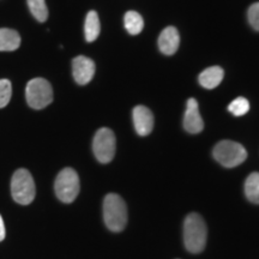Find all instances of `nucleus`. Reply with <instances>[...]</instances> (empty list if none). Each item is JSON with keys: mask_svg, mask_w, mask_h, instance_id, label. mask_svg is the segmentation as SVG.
<instances>
[{"mask_svg": "<svg viewBox=\"0 0 259 259\" xmlns=\"http://www.w3.org/2000/svg\"><path fill=\"white\" fill-rule=\"evenodd\" d=\"M208 228L199 213L192 212L184 223V241L191 253H200L206 245Z\"/></svg>", "mask_w": 259, "mask_h": 259, "instance_id": "1", "label": "nucleus"}, {"mask_svg": "<svg viewBox=\"0 0 259 259\" xmlns=\"http://www.w3.org/2000/svg\"><path fill=\"white\" fill-rule=\"evenodd\" d=\"M103 219L112 232H121L127 223V208L119 194L109 193L103 200Z\"/></svg>", "mask_w": 259, "mask_h": 259, "instance_id": "2", "label": "nucleus"}, {"mask_svg": "<svg viewBox=\"0 0 259 259\" xmlns=\"http://www.w3.org/2000/svg\"><path fill=\"white\" fill-rule=\"evenodd\" d=\"M11 193L15 202L22 205H28L34 200L36 189L30 171L23 168L15 171L11 181Z\"/></svg>", "mask_w": 259, "mask_h": 259, "instance_id": "3", "label": "nucleus"}, {"mask_svg": "<svg viewBox=\"0 0 259 259\" xmlns=\"http://www.w3.org/2000/svg\"><path fill=\"white\" fill-rule=\"evenodd\" d=\"M212 155L219 163L227 168L239 166L247 158L246 149L240 143L232 141H222L216 144Z\"/></svg>", "mask_w": 259, "mask_h": 259, "instance_id": "4", "label": "nucleus"}, {"mask_svg": "<svg viewBox=\"0 0 259 259\" xmlns=\"http://www.w3.org/2000/svg\"><path fill=\"white\" fill-rule=\"evenodd\" d=\"M79 178L72 168H65L58 174L54 190L63 203H72L79 193Z\"/></svg>", "mask_w": 259, "mask_h": 259, "instance_id": "5", "label": "nucleus"}, {"mask_svg": "<svg viewBox=\"0 0 259 259\" xmlns=\"http://www.w3.org/2000/svg\"><path fill=\"white\" fill-rule=\"evenodd\" d=\"M25 96L31 108L42 109L53 101V89L45 78H34L27 84Z\"/></svg>", "mask_w": 259, "mask_h": 259, "instance_id": "6", "label": "nucleus"}, {"mask_svg": "<svg viewBox=\"0 0 259 259\" xmlns=\"http://www.w3.org/2000/svg\"><path fill=\"white\" fill-rule=\"evenodd\" d=\"M116 141L114 132L109 128H100L93 141V150L95 157L101 163H108L115 155Z\"/></svg>", "mask_w": 259, "mask_h": 259, "instance_id": "7", "label": "nucleus"}, {"mask_svg": "<svg viewBox=\"0 0 259 259\" xmlns=\"http://www.w3.org/2000/svg\"><path fill=\"white\" fill-rule=\"evenodd\" d=\"M73 78L79 85H85L95 74V63L89 58L79 56L72 60Z\"/></svg>", "mask_w": 259, "mask_h": 259, "instance_id": "8", "label": "nucleus"}, {"mask_svg": "<svg viewBox=\"0 0 259 259\" xmlns=\"http://www.w3.org/2000/svg\"><path fill=\"white\" fill-rule=\"evenodd\" d=\"M184 127L189 134H199L204 128V121L200 116L197 100L190 99L187 101L185 116H184Z\"/></svg>", "mask_w": 259, "mask_h": 259, "instance_id": "9", "label": "nucleus"}, {"mask_svg": "<svg viewBox=\"0 0 259 259\" xmlns=\"http://www.w3.org/2000/svg\"><path fill=\"white\" fill-rule=\"evenodd\" d=\"M134 124L139 136H148L154 128V115L145 106H137L134 109Z\"/></svg>", "mask_w": 259, "mask_h": 259, "instance_id": "10", "label": "nucleus"}, {"mask_svg": "<svg viewBox=\"0 0 259 259\" xmlns=\"http://www.w3.org/2000/svg\"><path fill=\"white\" fill-rule=\"evenodd\" d=\"M180 45L179 32L174 27H168L161 32L158 37V48L166 56H173Z\"/></svg>", "mask_w": 259, "mask_h": 259, "instance_id": "11", "label": "nucleus"}, {"mask_svg": "<svg viewBox=\"0 0 259 259\" xmlns=\"http://www.w3.org/2000/svg\"><path fill=\"white\" fill-rule=\"evenodd\" d=\"M225 72L220 66H211L199 74L200 85L206 89H213L222 82Z\"/></svg>", "mask_w": 259, "mask_h": 259, "instance_id": "12", "label": "nucleus"}, {"mask_svg": "<svg viewBox=\"0 0 259 259\" xmlns=\"http://www.w3.org/2000/svg\"><path fill=\"white\" fill-rule=\"evenodd\" d=\"M21 45V36L14 29H0V51H15Z\"/></svg>", "mask_w": 259, "mask_h": 259, "instance_id": "13", "label": "nucleus"}, {"mask_svg": "<svg viewBox=\"0 0 259 259\" xmlns=\"http://www.w3.org/2000/svg\"><path fill=\"white\" fill-rule=\"evenodd\" d=\"M101 25H100L99 15L95 11H90L87 15L85 25H84V32H85V40L88 42L95 41L100 35Z\"/></svg>", "mask_w": 259, "mask_h": 259, "instance_id": "14", "label": "nucleus"}, {"mask_svg": "<svg viewBox=\"0 0 259 259\" xmlns=\"http://www.w3.org/2000/svg\"><path fill=\"white\" fill-rule=\"evenodd\" d=\"M245 194L250 202L259 204V173L254 171L248 176L245 183Z\"/></svg>", "mask_w": 259, "mask_h": 259, "instance_id": "15", "label": "nucleus"}, {"mask_svg": "<svg viewBox=\"0 0 259 259\" xmlns=\"http://www.w3.org/2000/svg\"><path fill=\"white\" fill-rule=\"evenodd\" d=\"M125 28L131 35H138L143 30L144 21L142 16L136 11H128L125 15Z\"/></svg>", "mask_w": 259, "mask_h": 259, "instance_id": "16", "label": "nucleus"}, {"mask_svg": "<svg viewBox=\"0 0 259 259\" xmlns=\"http://www.w3.org/2000/svg\"><path fill=\"white\" fill-rule=\"evenodd\" d=\"M28 6L38 22H45L48 18V9L45 0H28Z\"/></svg>", "mask_w": 259, "mask_h": 259, "instance_id": "17", "label": "nucleus"}, {"mask_svg": "<svg viewBox=\"0 0 259 259\" xmlns=\"http://www.w3.org/2000/svg\"><path fill=\"white\" fill-rule=\"evenodd\" d=\"M228 111L232 113L233 115L241 116L250 111V103L245 97H238L234 101L231 102V105L228 106Z\"/></svg>", "mask_w": 259, "mask_h": 259, "instance_id": "18", "label": "nucleus"}, {"mask_svg": "<svg viewBox=\"0 0 259 259\" xmlns=\"http://www.w3.org/2000/svg\"><path fill=\"white\" fill-rule=\"evenodd\" d=\"M12 85L8 79H0V108H4L11 100Z\"/></svg>", "mask_w": 259, "mask_h": 259, "instance_id": "19", "label": "nucleus"}, {"mask_svg": "<svg viewBox=\"0 0 259 259\" xmlns=\"http://www.w3.org/2000/svg\"><path fill=\"white\" fill-rule=\"evenodd\" d=\"M248 22L254 30L259 31V3L251 5L248 9Z\"/></svg>", "mask_w": 259, "mask_h": 259, "instance_id": "20", "label": "nucleus"}, {"mask_svg": "<svg viewBox=\"0 0 259 259\" xmlns=\"http://www.w3.org/2000/svg\"><path fill=\"white\" fill-rule=\"evenodd\" d=\"M5 235H6V232H5V225H4V221H3L2 215H0V241L4 240V239H5Z\"/></svg>", "mask_w": 259, "mask_h": 259, "instance_id": "21", "label": "nucleus"}]
</instances>
